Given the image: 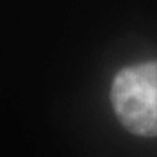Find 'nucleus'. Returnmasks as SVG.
Wrapping results in <instances>:
<instances>
[{"label": "nucleus", "mask_w": 157, "mask_h": 157, "mask_svg": "<svg viewBox=\"0 0 157 157\" xmlns=\"http://www.w3.org/2000/svg\"><path fill=\"white\" fill-rule=\"evenodd\" d=\"M110 98L129 133L157 136V61L122 68L112 82Z\"/></svg>", "instance_id": "f257e3e1"}]
</instances>
